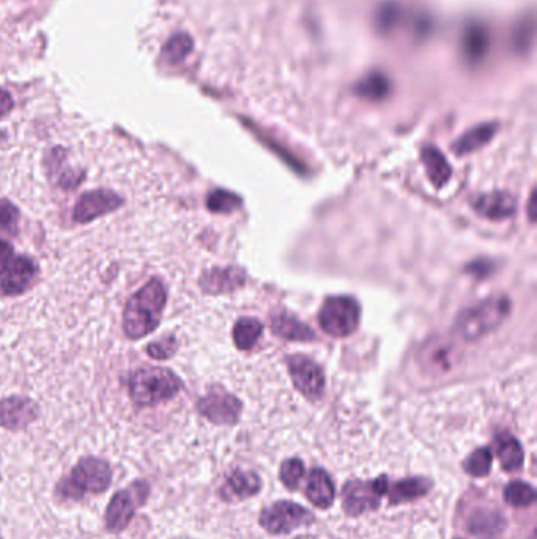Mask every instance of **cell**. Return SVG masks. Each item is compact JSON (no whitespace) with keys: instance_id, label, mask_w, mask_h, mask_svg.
Returning <instances> with one entry per match:
<instances>
[{"instance_id":"12","label":"cell","mask_w":537,"mask_h":539,"mask_svg":"<svg viewBox=\"0 0 537 539\" xmlns=\"http://www.w3.org/2000/svg\"><path fill=\"white\" fill-rule=\"evenodd\" d=\"M197 410L214 424H235L242 412V404L230 394L212 393L197 402Z\"/></svg>"},{"instance_id":"24","label":"cell","mask_w":537,"mask_h":539,"mask_svg":"<svg viewBox=\"0 0 537 539\" xmlns=\"http://www.w3.org/2000/svg\"><path fill=\"white\" fill-rule=\"evenodd\" d=\"M263 326L257 318H242L236 322L234 328L235 346L240 350H248L251 347L255 346V342L262 334Z\"/></svg>"},{"instance_id":"11","label":"cell","mask_w":537,"mask_h":539,"mask_svg":"<svg viewBox=\"0 0 537 539\" xmlns=\"http://www.w3.org/2000/svg\"><path fill=\"white\" fill-rule=\"evenodd\" d=\"M124 204V199L109 189H95L84 194L73 210V218L77 222H89L98 216L110 213Z\"/></svg>"},{"instance_id":"23","label":"cell","mask_w":537,"mask_h":539,"mask_svg":"<svg viewBox=\"0 0 537 539\" xmlns=\"http://www.w3.org/2000/svg\"><path fill=\"white\" fill-rule=\"evenodd\" d=\"M496 124H484L469 130L467 134H463L454 144V150L457 155H467V153L475 152L477 149L485 146L490 139L493 138L496 132Z\"/></svg>"},{"instance_id":"7","label":"cell","mask_w":537,"mask_h":539,"mask_svg":"<svg viewBox=\"0 0 537 539\" xmlns=\"http://www.w3.org/2000/svg\"><path fill=\"white\" fill-rule=\"evenodd\" d=\"M388 477L381 475L371 481L353 479L345 483L342 491V505L349 516H359L363 512L373 511L380 506L381 497L388 492Z\"/></svg>"},{"instance_id":"6","label":"cell","mask_w":537,"mask_h":539,"mask_svg":"<svg viewBox=\"0 0 537 539\" xmlns=\"http://www.w3.org/2000/svg\"><path fill=\"white\" fill-rule=\"evenodd\" d=\"M318 320L328 334L345 338L358 328L359 304L350 297L328 298L320 310Z\"/></svg>"},{"instance_id":"37","label":"cell","mask_w":537,"mask_h":539,"mask_svg":"<svg viewBox=\"0 0 537 539\" xmlns=\"http://www.w3.org/2000/svg\"><path fill=\"white\" fill-rule=\"evenodd\" d=\"M13 109V98L7 90L0 89V117L7 116Z\"/></svg>"},{"instance_id":"16","label":"cell","mask_w":537,"mask_h":539,"mask_svg":"<svg viewBox=\"0 0 537 539\" xmlns=\"http://www.w3.org/2000/svg\"><path fill=\"white\" fill-rule=\"evenodd\" d=\"M517 202L509 193L483 194L473 201V208L489 220H504L516 213Z\"/></svg>"},{"instance_id":"10","label":"cell","mask_w":537,"mask_h":539,"mask_svg":"<svg viewBox=\"0 0 537 539\" xmlns=\"http://www.w3.org/2000/svg\"><path fill=\"white\" fill-rule=\"evenodd\" d=\"M289 369L296 390L308 399L316 401L324 394V373L316 361L306 357H292Z\"/></svg>"},{"instance_id":"27","label":"cell","mask_w":537,"mask_h":539,"mask_svg":"<svg viewBox=\"0 0 537 539\" xmlns=\"http://www.w3.org/2000/svg\"><path fill=\"white\" fill-rule=\"evenodd\" d=\"M492 461H493V456L489 448H477L463 463V471L471 477H485V475H489L490 469H492Z\"/></svg>"},{"instance_id":"5","label":"cell","mask_w":537,"mask_h":539,"mask_svg":"<svg viewBox=\"0 0 537 539\" xmlns=\"http://www.w3.org/2000/svg\"><path fill=\"white\" fill-rule=\"evenodd\" d=\"M150 484L136 479L128 487L116 492L104 512V524L110 533H122L132 524L134 514L150 497Z\"/></svg>"},{"instance_id":"1","label":"cell","mask_w":537,"mask_h":539,"mask_svg":"<svg viewBox=\"0 0 537 539\" xmlns=\"http://www.w3.org/2000/svg\"><path fill=\"white\" fill-rule=\"evenodd\" d=\"M165 289L158 278L145 284L130 298L124 312V328L128 338L140 339L156 330L165 306Z\"/></svg>"},{"instance_id":"30","label":"cell","mask_w":537,"mask_h":539,"mask_svg":"<svg viewBox=\"0 0 537 539\" xmlns=\"http://www.w3.org/2000/svg\"><path fill=\"white\" fill-rule=\"evenodd\" d=\"M504 526L503 519L501 514H489V512H484V514H476L469 520V532L476 533V535H492V533L500 532L501 527Z\"/></svg>"},{"instance_id":"3","label":"cell","mask_w":537,"mask_h":539,"mask_svg":"<svg viewBox=\"0 0 537 539\" xmlns=\"http://www.w3.org/2000/svg\"><path fill=\"white\" fill-rule=\"evenodd\" d=\"M181 390L179 377L163 367H144L132 374L130 381V394L132 401L140 407L156 406L172 399Z\"/></svg>"},{"instance_id":"35","label":"cell","mask_w":537,"mask_h":539,"mask_svg":"<svg viewBox=\"0 0 537 539\" xmlns=\"http://www.w3.org/2000/svg\"><path fill=\"white\" fill-rule=\"evenodd\" d=\"M534 21L533 18H530V21L522 22L520 28L517 30L516 34V48L518 51H526L530 48L531 43H533V35H534Z\"/></svg>"},{"instance_id":"4","label":"cell","mask_w":537,"mask_h":539,"mask_svg":"<svg viewBox=\"0 0 537 539\" xmlns=\"http://www.w3.org/2000/svg\"><path fill=\"white\" fill-rule=\"evenodd\" d=\"M510 303L508 298H490L487 302L477 304L461 312L455 322V332L467 341L483 338L487 333L495 330L496 326L509 316Z\"/></svg>"},{"instance_id":"15","label":"cell","mask_w":537,"mask_h":539,"mask_svg":"<svg viewBox=\"0 0 537 539\" xmlns=\"http://www.w3.org/2000/svg\"><path fill=\"white\" fill-rule=\"evenodd\" d=\"M262 489V479L254 471H236L228 478L220 489V497L228 502H238L254 497Z\"/></svg>"},{"instance_id":"25","label":"cell","mask_w":537,"mask_h":539,"mask_svg":"<svg viewBox=\"0 0 537 539\" xmlns=\"http://www.w3.org/2000/svg\"><path fill=\"white\" fill-rule=\"evenodd\" d=\"M465 54L469 60H479L485 54L487 46H489V38L485 28L481 26H471L465 34Z\"/></svg>"},{"instance_id":"31","label":"cell","mask_w":537,"mask_h":539,"mask_svg":"<svg viewBox=\"0 0 537 539\" xmlns=\"http://www.w3.org/2000/svg\"><path fill=\"white\" fill-rule=\"evenodd\" d=\"M304 477V463L300 459H287L281 467V481L284 486L290 489V491H295L298 487V484L301 483V479Z\"/></svg>"},{"instance_id":"38","label":"cell","mask_w":537,"mask_h":539,"mask_svg":"<svg viewBox=\"0 0 537 539\" xmlns=\"http://www.w3.org/2000/svg\"><path fill=\"white\" fill-rule=\"evenodd\" d=\"M534 199H536V194H531V201H530V213H531V221H534Z\"/></svg>"},{"instance_id":"39","label":"cell","mask_w":537,"mask_h":539,"mask_svg":"<svg viewBox=\"0 0 537 539\" xmlns=\"http://www.w3.org/2000/svg\"><path fill=\"white\" fill-rule=\"evenodd\" d=\"M0 139H2V133H0Z\"/></svg>"},{"instance_id":"33","label":"cell","mask_w":537,"mask_h":539,"mask_svg":"<svg viewBox=\"0 0 537 539\" xmlns=\"http://www.w3.org/2000/svg\"><path fill=\"white\" fill-rule=\"evenodd\" d=\"M175 350H177V341L172 336L155 341L147 347V353L156 359L169 358V357H172Z\"/></svg>"},{"instance_id":"14","label":"cell","mask_w":537,"mask_h":539,"mask_svg":"<svg viewBox=\"0 0 537 539\" xmlns=\"http://www.w3.org/2000/svg\"><path fill=\"white\" fill-rule=\"evenodd\" d=\"M36 277V267L28 257H16L4 273L0 289L7 295H18L28 289Z\"/></svg>"},{"instance_id":"18","label":"cell","mask_w":537,"mask_h":539,"mask_svg":"<svg viewBox=\"0 0 537 539\" xmlns=\"http://www.w3.org/2000/svg\"><path fill=\"white\" fill-rule=\"evenodd\" d=\"M434 483L428 478L414 477L402 479L399 483L393 484L389 492V503L400 505L405 502H413L418 498L428 495Z\"/></svg>"},{"instance_id":"8","label":"cell","mask_w":537,"mask_h":539,"mask_svg":"<svg viewBox=\"0 0 537 539\" xmlns=\"http://www.w3.org/2000/svg\"><path fill=\"white\" fill-rule=\"evenodd\" d=\"M259 522L271 535H285L295 532L296 528L310 526L314 522V514L293 502H276L263 510Z\"/></svg>"},{"instance_id":"9","label":"cell","mask_w":537,"mask_h":539,"mask_svg":"<svg viewBox=\"0 0 537 539\" xmlns=\"http://www.w3.org/2000/svg\"><path fill=\"white\" fill-rule=\"evenodd\" d=\"M420 365L432 375H446L461 363V353L451 339L434 338L420 350Z\"/></svg>"},{"instance_id":"19","label":"cell","mask_w":537,"mask_h":539,"mask_svg":"<svg viewBox=\"0 0 537 539\" xmlns=\"http://www.w3.org/2000/svg\"><path fill=\"white\" fill-rule=\"evenodd\" d=\"M496 453L504 471H518L524 463V448L516 437L509 434H501L496 438Z\"/></svg>"},{"instance_id":"22","label":"cell","mask_w":537,"mask_h":539,"mask_svg":"<svg viewBox=\"0 0 537 539\" xmlns=\"http://www.w3.org/2000/svg\"><path fill=\"white\" fill-rule=\"evenodd\" d=\"M242 281L243 275L236 270H212L202 277L200 284H202L204 291L218 294V292L234 291L236 286L242 284Z\"/></svg>"},{"instance_id":"26","label":"cell","mask_w":537,"mask_h":539,"mask_svg":"<svg viewBox=\"0 0 537 539\" xmlns=\"http://www.w3.org/2000/svg\"><path fill=\"white\" fill-rule=\"evenodd\" d=\"M504 500L516 508H525L536 500V492L531 484L525 481H512L504 489Z\"/></svg>"},{"instance_id":"20","label":"cell","mask_w":537,"mask_h":539,"mask_svg":"<svg viewBox=\"0 0 537 539\" xmlns=\"http://www.w3.org/2000/svg\"><path fill=\"white\" fill-rule=\"evenodd\" d=\"M421 158L424 166L428 169V175L435 187L440 188L448 181L451 177V166L445 158V155L435 149V147H424L421 152Z\"/></svg>"},{"instance_id":"34","label":"cell","mask_w":537,"mask_h":539,"mask_svg":"<svg viewBox=\"0 0 537 539\" xmlns=\"http://www.w3.org/2000/svg\"><path fill=\"white\" fill-rule=\"evenodd\" d=\"M20 218L18 208L7 199H0V229L2 230H13Z\"/></svg>"},{"instance_id":"2","label":"cell","mask_w":537,"mask_h":539,"mask_svg":"<svg viewBox=\"0 0 537 539\" xmlns=\"http://www.w3.org/2000/svg\"><path fill=\"white\" fill-rule=\"evenodd\" d=\"M112 467L101 457L85 456L73 467L67 478L57 484V495L62 500L79 502L89 495H100L109 489Z\"/></svg>"},{"instance_id":"21","label":"cell","mask_w":537,"mask_h":539,"mask_svg":"<svg viewBox=\"0 0 537 539\" xmlns=\"http://www.w3.org/2000/svg\"><path fill=\"white\" fill-rule=\"evenodd\" d=\"M271 328L277 336L289 341H310L316 338L309 326L289 314H277L271 318Z\"/></svg>"},{"instance_id":"36","label":"cell","mask_w":537,"mask_h":539,"mask_svg":"<svg viewBox=\"0 0 537 539\" xmlns=\"http://www.w3.org/2000/svg\"><path fill=\"white\" fill-rule=\"evenodd\" d=\"M12 261H13V248L7 242L0 240V275L5 273Z\"/></svg>"},{"instance_id":"13","label":"cell","mask_w":537,"mask_h":539,"mask_svg":"<svg viewBox=\"0 0 537 539\" xmlns=\"http://www.w3.org/2000/svg\"><path fill=\"white\" fill-rule=\"evenodd\" d=\"M38 418V406L28 398L12 396L0 401V428L20 430Z\"/></svg>"},{"instance_id":"28","label":"cell","mask_w":537,"mask_h":539,"mask_svg":"<svg viewBox=\"0 0 537 539\" xmlns=\"http://www.w3.org/2000/svg\"><path fill=\"white\" fill-rule=\"evenodd\" d=\"M193 49V40L187 34H179L172 36L165 44L164 56L169 63L183 62Z\"/></svg>"},{"instance_id":"29","label":"cell","mask_w":537,"mask_h":539,"mask_svg":"<svg viewBox=\"0 0 537 539\" xmlns=\"http://www.w3.org/2000/svg\"><path fill=\"white\" fill-rule=\"evenodd\" d=\"M207 205L212 212H216V213H228L242 205V199L236 194L228 193L224 189H216L208 196Z\"/></svg>"},{"instance_id":"17","label":"cell","mask_w":537,"mask_h":539,"mask_svg":"<svg viewBox=\"0 0 537 539\" xmlns=\"http://www.w3.org/2000/svg\"><path fill=\"white\" fill-rule=\"evenodd\" d=\"M306 495L317 508H330L336 497V487L330 475L322 469H314L310 471Z\"/></svg>"},{"instance_id":"32","label":"cell","mask_w":537,"mask_h":539,"mask_svg":"<svg viewBox=\"0 0 537 539\" xmlns=\"http://www.w3.org/2000/svg\"><path fill=\"white\" fill-rule=\"evenodd\" d=\"M386 92H388V83H386L385 77L380 76V75L369 76L358 85V95L371 98V100L385 97Z\"/></svg>"}]
</instances>
